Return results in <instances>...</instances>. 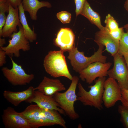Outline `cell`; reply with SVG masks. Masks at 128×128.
<instances>
[{
	"mask_svg": "<svg viewBox=\"0 0 128 128\" xmlns=\"http://www.w3.org/2000/svg\"><path fill=\"white\" fill-rule=\"evenodd\" d=\"M66 89L65 87L59 79L50 78L46 76L38 86L34 88L35 90L49 96H53L56 93Z\"/></svg>",
	"mask_w": 128,
	"mask_h": 128,
	"instance_id": "14",
	"label": "cell"
},
{
	"mask_svg": "<svg viewBox=\"0 0 128 128\" xmlns=\"http://www.w3.org/2000/svg\"><path fill=\"white\" fill-rule=\"evenodd\" d=\"M35 91L34 88L31 86L25 90L19 92L5 90L3 95L8 101L14 106H17L22 102H26L32 98L34 96Z\"/></svg>",
	"mask_w": 128,
	"mask_h": 128,
	"instance_id": "16",
	"label": "cell"
},
{
	"mask_svg": "<svg viewBox=\"0 0 128 128\" xmlns=\"http://www.w3.org/2000/svg\"><path fill=\"white\" fill-rule=\"evenodd\" d=\"M5 52L0 49V66H2L6 62Z\"/></svg>",
	"mask_w": 128,
	"mask_h": 128,
	"instance_id": "31",
	"label": "cell"
},
{
	"mask_svg": "<svg viewBox=\"0 0 128 128\" xmlns=\"http://www.w3.org/2000/svg\"><path fill=\"white\" fill-rule=\"evenodd\" d=\"M80 14L87 18L92 24L96 26L100 30H103L105 29V27L101 24L99 14L92 9L87 0L85 1Z\"/></svg>",
	"mask_w": 128,
	"mask_h": 128,
	"instance_id": "18",
	"label": "cell"
},
{
	"mask_svg": "<svg viewBox=\"0 0 128 128\" xmlns=\"http://www.w3.org/2000/svg\"><path fill=\"white\" fill-rule=\"evenodd\" d=\"M76 6V16L80 14L86 0H74Z\"/></svg>",
	"mask_w": 128,
	"mask_h": 128,
	"instance_id": "30",
	"label": "cell"
},
{
	"mask_svg": "<svg viewBox=\"0 0 128 128\" xmlns=\"http://www.w3.org/2000/svg\"><path fill=\"white\" fill-rule=\"evenodd\" d=\"M122 105L128 109V89L121 88Z\"/></svg>",
	"mask_w": 128,
	"mask_h": 128,
	"instance_id": "29",
	"label": "cell"
},
{
	"mask_svg": "<svg viewBox=\"0 0 128 128\" xmlns=\"http://www.w3.org/2000/svg\"><path fill=\"white\" fill-rule=\"evenodd\" d=\"M7 2L14 8L18 7L23 0H6Z\"/></svg>",
	"mask_w": 128,
	"mask_h": 128,
	"instance_id": "32",
	"label": "cell"
},
{
	"mask_svg": "<svg viewBox=\"0 0 128 128\" xmlns=\"http://www.w3.org/2000/svg\"><path fill=\"white\" fill-rule=\"evenodd\" d=\"M2 118L5 128H31L28 120L11 107L3 110Z\"/></svg>",
	"mask_w": 128,
	"mask_h": 128,
	"instance_id": "10",
	"label": "cell"
},
{
	"mask_svg": "<svg viewBox=\"0 0 128 128\" xmlns=\"http://www.w3.org/2000/svg\"><path fill=\"white\" fill-rule=\"evenodd\" d=\"M123 28V27H119L116 30L108 32L113 38L119 41L124 32Z\"/></svg>",
	"mask_w": 128,
	"mask_h": 128,
	"instance_id": "28",
	"label": "cell"
},
{
	"mask_svg": "<svg viewBox=\"0 0 128 128\" xmlns=\"http://www.w3.org/2000/svg\"><path fill=\"white\" fill-rule=\"evenodd\" d=\"M94 41L98 46H105V50L112 56L118 52L119 41L113 38L106 28L105 30H100L96 32Z\"/></svg>",
	"mask_w": 128,
	"mask_h": 128,
	"instance_id": "13",
	"label": "cell"
},
{
	"mask_svg": "<svg viewBox=\"0 0 128 128\" xmlns=\"http://www.w3.org/2000/svg\"><path fill=\"white\" fill-rule=\"evenodd\" d=\"M105 80V77L98 78L94 85L88 87L90 88L88 91L84 88L81 83H78L77 94V101L85 105L93 106L99 110L102 109L103 108L102 96Z\"/></svg>",
	"mask_w": 128,
	"mask_h": 128,
	"instance_id": "1",
	"label": "cell"
},
{
	"mask_svg": "<svg viewBox=\"0 0 128 128\" xmlns=\"http://www.w3.org/2000/svg\"><path fill=\"white\" fill-rule=\"evenodd\" d=\"M6 43L5 39L0 37V47H3V46Z\"/></svg>",
	"mask_w": 128,
	"mask_h": 128,
	"instance_id": "33",
	"label": "cell"
},
{
	"mask_svg": "<svg viewBox=\"0 0 128 128\" xmlns=\"http://www.w3.org/2000/svg\"><path fill=\"white\" fill-rule=\"evenodd\" d=\"M42 112L47 119L55 125H59L64 128H66L65 121L57 110L42 108Z\"/></svg>",
	"mask_w": 128,
	"mask_h": 128,
	"instance_id": "20",
	"label": "cell"
},
{
	"mask_svg": "<svg viewBox=\"0 0 128 128\" xmlns=\"http://www.w3.org/2000/svg\"><path fill=\"white\" fill-rule=\"evenodd\" d=\"M19 31L14 32L10 37L11 39L8 41V45L5 47H0V49L4 51L6 55L11 56L14 55L16 57L20 55L19 50H29L30 49L29 41L25 37L21 24L18 26Z\"/></svg>",
	"mask_w": 128,
	"mask_h": 128,
	"instance_id": "6",
	"label": "cell"
},
{
	"mask_svg": "<svg viewBox=\"0 0 128 128\" xmlns=\"http://www.w3.org/2000/svg\"><path fill=\"white\" fill-rule=\"evenodd\" d=\"M64 52L60 50L49 52L44 60L43 66L52 77H64L71 80L73 77L69 71Z\"/></svg>",
	"mask_w": 128,
	"mask_h": 128,
	"instance_id": "2",
	"label": "cell"
},
{
	"mask_svg": "<svg viewBox=\"0 0 128 128\" xmlns=\"http://www.w3.org/2000/svg\"><path fill=\"white\" fill-rule=\"evenodd\" d=\"M113 56V67L108 71L107 75L116 80L121 89H128V69L124 59L118 53Z\"/></svg>",
	"mask_w": 128,
	"mask_h": 128,
	"instance_id": "7",
	"label": "cell"
},
{
	"mask_svg": "<svg viewBox=\"0 0 128 128\" xmlns=\"http://www.w3.org/2000/svg\"><path fill=\"white\" fill-rule=\"evenodd\" d=\"M26 102L29 103H35L42 109L55 110L61 114L65 113L64 111L59 107L53 96L46 95L37 90H35L33 96Z\"/></svg>",
	"mask_w": 128,
	"mask_h": 128,
	"instance_id": "15",
	"label": "cell"
},
{
	"mask_svg": "<svg viewBox=\"0 0 128 128\" xmlns=\"http://www.w3.org/2000/svg\"><path fill=\"white\" fill-rule=\"evenodd\" d=\"M118 112L120 116L121 121L124 126L128 128V109L122 105H119L118 108Z\"/></svg>",
	"mask_w": 128,
	"mask_h": 128,
	"instance_id": "26",
	"label": "cell"
},
{
	"mask_svg": "<svg viewBox=\"0 0 128 128\" xmlns=\"http://www.w3.org/2000/svg\"><path fill=\"white\" fill-rule=\"evenodd\" d=\"M104 22L106 24L105 27L109 32L116 30L119 27L118 23L110 14L106 16Z\"/></svg>",
	"mask_w": 128,
	"mask_h": 128,
	"instance_id": "25",
	"label": "cell"
},
{
	"mask_svg": "<svg viewBox=\"0 0 128 128\" xmlns=\"http://www.w3.org/2000/svg\"><path fill=\"white\" fill-rule=\"evenodd\" d=\"M71 17V15L70 13L65 11L60 12L56 14L57 18L63 24L69 23Z\"/></svg>",
	"mask_w": 128,
	"mask_h": 128,
	"instance_id": "27",
	"label": "cell"
},
{
	"mask_svg": "<svg viewBox=\"0 0 128 128\" xmlns=\"http://www.w3.org/2000/svg\"><path fill=\"white\" fill-rule=\"evenodd\" d=\"M98 46L99 48L97 51L90 57L85 56L84 52L79 51L75 46L69 51L67 58L70 61L73 69L78 73L93 63L96 62L106 63L107 57L102 54L104 46L101 45Z\"/></svg>",
	"mask_w": 128,
	"mask_h": 128,
	"instance_id": "4",
	"label": "cell"
},
{
	"mask_svg": "<svg viewBox=\"0 0 128 128\" xmlns=\"http://www.w3.org/2000/svg\"><path fill=\"white\" fill-rule=\"evenodd\" d=\"M42 108L37 104L31 105L20 112L25 119L29 120L38 117L42 114Z\"/></svg>",
	"mask_w": 128,
	"mask_h": 128,
	"instance_id": "21",
	"label": "cell"
},
{
	"mask_svg": "<svg viewBox=\"0 0 128 128\" xmlns=\"http://www.w3.org/2000/svg\"><path fill=\"white\" fill-rule=\"evenodd\" d=\"M117 53L123 56L128 55V30L126 32H124L119 41Z\"/></svg>",
	"mask_w": 128,
	"mask_h": 128,
	"instance_id": "23",
	"label": "cell"
},
{
	"mask_svg": "<svg viewBox=\"0 0 128 128\" xmlns=\"http://www.w3.org/2000/svg\"><path fill=\"white\" fill-rule=\"evenodd\" d=\"M7 1L6 0H0V3L5 2Z\"/></svg>",
	"mask_w": 128,
	"mask_h": 128,
	"instance_id": "37",
	"label": "cell"
},
{
	"mask_svg": "<svg viewBox=\"0 0 128 128\" xmlns=\"http://www.w3.org/2000/svg\"><path fill=\"white\" fill-rule=\"evenodd\" d=\"M22 2L24 11L28 12L31 19L34 21L37 19V14L39 9L43 7L50 8L52 6L51 4L48 1L38 0H23Z\"/></svg>",
	"mask_w": 128,
	"mask_h": 128,
	"instance_id": "17",
	"label": "cell"
},
{
	"mask_svg": "<svg viewBox=\"0 0 128 128\" xmlns=\"http://www.w3.org/2000/svg\"><path fill=\"white\" fill-rule=\"evenodd\" d=\"M79 80V78L78 76H74L71 84L67 90L63 92H58L53 96L59 107L73 120L77 119L79 117L74 107V103L77 101L76 90Z\"/></svg>",
	"mask_w": 128,
	"mask_h": 128,
	"instance_id": "3",
	"label": "cell"
},
{
	"mask_svg": "<svg viewBox=\"0 0 128 128\" xmlns=\"http://www.w3.org/2000/svg\"><path fill=\"white\" fill-rule=\"evenodd\" d=\"M124 6L125 8L128 12V0H127L125 2Z\"/></svg>",
	"mask_w": 128,
	"mask_h": 128,
	"instance_id": "35",
	"label": "cell"
},
{
	"mask_svg": "<svg viewBox=\"0 0 128 128\" xmlns=\"http://www.w3.org/2000/svg\"><path fill=\"white\" fill-rule=\"evenodd\" d=\"M10 58L12 67L11 69L5 67L2 68L4 76L14 86L24 85L29 83L34 78V75L26 73L21 65L16 63L11 57H10Z\"/></svg>",
	"mask_w": 128,
	"mask_h": 128,
	"instance_id": "5",
	"label": "cell"
},
{
	"mask_svg": "<svg viewBox=\"0 0 128 128\" xmlns=\"http://www.w3.org/2000/svg\"><path fill=\"white\" fill-rule=\"evenodd\" d=\"M18 7L19 10L20 21L22 26L25 36L29 41L31 42H33L36 40L37 35L34 32V29L32 30L28 25L23 8L22 2Z\"/></svg>",
	"mask_w": 128,
	"mask_h": 128,
	"instance_id": "19",
	"label": "cell"
},
{
	"mask_svg": "<svg viewBox=\"0 0 128 128\" xmlns=\"http://www.w3.org/2000/svg\"><path fill=\"white\" fill-rule=\"evenodd\" d=\"M123 28L127 30H128V23L124 26Z\"/></svg>",
	"mask_w": 128,
	"mask_h": 128,
	"instance_id": "36",
	"label": "cell"
},
{
	"mask_svg": "<svg viewBox=\"0 0 128 128\" xmlns=\"http://www.w3.org/2000/svg\"><path fill=\"white\" fill-rule=\"evenodd\" d=\"M123 57L128 69V55H125Z\"/></svg>",
	"mask_w": 128,
	"mask_h": 128,
	"instance_id": "34",
	"label": "cell"
},
{
	"mask_svg": "<svg viewBox=\"0 0 128 128\" xmlns=\"http://www.w3.org/2000/svg\"><path fill=\"white\" fill-rule=\"evenodd\" d=\"M112 64L110 62H96L92 63L78 72L79 78L82 81L91 84L97 78L107 76V72Z\"/></svg>",
	"mask_w": 128,
	"mask_h": 128,
	"instance_id": "8",
	"label": "cell"
},
{
	"mask_svg": "<svg viewBox=\"0 0 128 128\" xmlns=\"http://www.w3.org/2000/svg\"><path fill=\"white\" fill-rule=\"evenodd\" d=\"M75 35L72 30L69 28H61L54 41L55 45L59 47L60 50L69 52L75 46Z\"/></svg>",
	"mask_w": 128,
	"mask_h": 128,
	"instance_id": "11",
	"label": "cell"
},
{
	"mask_svg": "<svg viewBox=\"0 0 128 128\" xmlns=\"http://www.w3.org/2000/svg\"><path fill=\"white\" fill-rule=\"evenodd\" d=\"M27 120L31 128H37L43 126L55 125L53 123L47 119L42 113L38 117L31 119Z\"/></svg>",
	"mask_w": 128,
	"mask_h": 128,
	"instance_id": "22",
	"label": "cell"
},
{
	"mask_svg": "<svg viewBox=\"0 0 128 128\" xmlns=\"http://www.w3.org/2000/svg\"><path fill=\"white\" fill-rule=\"evenodd\" d=\"M102 100L105 107L108 108L114 106L122 98L121 88L114 79L109 77L105 80Z\"/></svg>",
	"mask_w": 128,
	"mask_h": 128,
	"instance_id": "9",
	"label": "cell"
},
{
	"mask_svg": "<svg viewBox=\"0 0 128 128\" xmlns=\"http://www.w3.org/2000/svg\"><path fill=\"white\" fill-rule=\"evenodd\" d=\"M9 3L7 1L0 3V37H1L2 30L5 24L7 17L6 12H8Z\"/></svg>",
	"mask_w": 128,
	"mask_h": 128,
	"instance_id": "24",
	"label": "cell"
},
{
	"mask_svg": "<svg viewBox=\"0 0 128 128\" xmlns=\"http://www.w3.org/2000/svg\"><path fill=\"white\" fill-rule=\"evenodd\" d=\"M9 6L8 14L3 28L1 35V37L4 38L10 37L13 33L17 32V27L21 24L18 7L14 8L9 3Z\"/></svg>",
	"mask_w": 128,
	"mask_h": 128,
	"instance_id": "12",
	"label": "cell"
}]
</instances>
